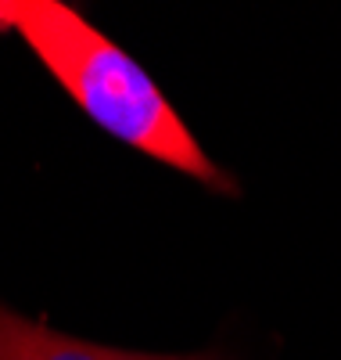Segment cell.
I'll return each mask as SVG.
<instances>
[{"mask_svg": "<svg viewBox=\"0 0 341 360\" xmlns=\"http://www.w3.org/2000/svg\"><path fill=\"white\" fill-rule=\"evenodd\" d=\"M112 360H205V356H154V353H126V349H115Z\"/></svg>", "mask_w": 341, "mask_h": 360, "instance_id": "3957f363", "label": "cell"}, {"mask_svg": "<svg viewBox=\"0 0 341 360\" xmlns=\"http://www.w3.org/2000/svg\"><path fill=\"white\" fill-rule=\"evenodd\" d=\"M115 349L61 335L0 307V360H112Z\"/></svg>", "mask_w": 341, "mask_h": 360, "instance_id": "7a4b0ae2", "label": "cell"}, {"mask_svg": "<svg viewBox=\"0 0 341 360\" xmlns=\"http://www.w3.org/2000/svg\"><path fill=\"white\" fill-rule=\"evenodd\" d=\"M0 33L18 37L33 51L105 134L205 188L234 191V180L205 155L147 69L86 22L83 11L61 0H0Z\"/></svg>", "mask_w": 341, "mask_h": 360, "instance_id": "6da1fadb", "label": "cell"}]
</instances>
